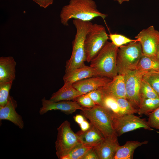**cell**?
<instances>
[{
    "instance_id": "cell-29",
    "label": "cell",
    "mask_w": 159,
    "mask_h": 159,
    "mask_svg": "<svg viewBox=\"0 0 159 159\" xmlns=\"http://www.w3.org/2000/svg\"><path fill=\"white\" fill-rule=\"evenodd\" d=\"M108 36L111 42L118 47L136 40V39H131L123 35L116 33L110 34Z\"/></svg>"
},
{
    "instance_id": "cell-6",
    "label": "cell",
    "mask_w": 159,
    "mask_h": 159,
    "mask_svg": "<svg viewBox=\"0 0 159 159\" xmlns=\"http://www.w3.org/2000/svg\"><path fill=\"white\" fill-rule=\"evenodd\" d=\"M109 39L105 27L97 24H92L85 40L86 61H90L96 56Z\"/></svg>"
},
{
    "instance_id": "cell-22",
    "label": "cell",
    "mask_w": 159,
    "mask_h": 159,
    "mask_svg": "<svg viewBox=\"0 0 159 159\" xmlns=\"http://www.w3.org/2000/svg\"><path fill=\"white\" fill-rule=\"evenodd\" d=\"M110 114L112 120L123 115L117 101L116 98L109 95H103L101 105Z\"/></svg>"
},
{
    "instance_id": "cell-19",
    "label": "cell",
    "mask_w": 159,
    "mask_h": 159,
    "mask_svg": "<svg viewBox=\"0 0 159 159\" xmlns=\"http://www.w3.org/2000/svg\"><path fill=\"white\" fill-rule=\"evenodd\" d=\"M82 95L73 87L72 84L65 83L61 88L52 95L49 100L54 102L74 100Z\"/></svg>"
},
{
    "instance_id": "cell-18",
    "label": "cell",
    "mask_w": 159,
    "mask_h": 159,
    "mask_svg": "<svg viewBox=\"0 0 159 159\" xmlns=\"http://www.w3.org/2000/svg\"><path fill=\"white\" fill-rule=\"evenodd\" d=\"M76 134L80 143L93 146L105 138L100 131L91 123L90 128L87 130H81Z\"/></svg>"
},
{
    "instance_id": "cell-33",
    "label": "cell",
    "mask_w": 159,
    "mask_h": 159,
    "mask_svg": "<svg viewBox=\"0 0 159 159\" xmlns=\"http://www.w3.org/2000/svg\"><path fill=\"white\" fill-rule=\"evenodd\" d=\"M82 159H99L93 148L90 149L85 154Z\"/></svg>"
},
{
    "instance_id": "cell-27",
    "label": "cell",
    "mask_w": 159,
    "mask_h": 159,
    "mask_svg": "<svg viewBox=\"0 0 159 159\" xmlns=\"http://www.w3.org/2000/svg\"><path fill=\"white\" fill-rule=\"evenodd\" d=\"M12 84L13 82H0V107H3L7 103Z\"/></svg>"
},
{
    "instance_id": "cell-11",
    "label": "cell",
    "mask_w": 159,
    "mask_h": 159,
    "mask_svg": "<svg viewBox=\"0 0 159 159\" xmlns=\"http://www.w3.org/2000/svg\"><path fill=\"white\" fill-rule=\"evenodd\" d=\"M41 101L42 106L39 112L41 115L53 110H59L67 114H71L76 110H81L83 108L75 100L72 101L63 100L54 102L44 97L42 99Z\"/></svg>"
},
{
    "instance_id": "cell-31",
    "label": "cell",
    "mask_w": 159,
    "mask_h": 159,
    "mask_svg": "<svg viewBox=\"0 0 159 159\" xmlns=\"http://www.w3.org/2000/svg\"><path fill=\"white\" fill-rule=\"evenodd\" d=\"M74 100L84 107L92 108L96 105L87 93L80 96Z\"/></svg>"
},
{
    "instance_id": "cell-26",
    "label": "cell",
    "mask_w": 159,
    "mask_h": 159,
    "mask_svg": "<svg viewBox=\"0 0 159 159\" xmlns=\"http://www.w3.org/2000/svg\"><path fill=\"white\" fill-rule=\"evenodd\" d=\"M140 94L141 99L155 98L159 97L152 87L143 79L140 86Z\"/></svg>"
},
{
    "instance_id": "cell-23",
    "label": "cell",
    "mask_w": 159,
    "mask_h": 159,
    "mask_svg": "<svg viewBox=\"0 0 159 159\" xmlns=\"http://www.w3.org/2000/svg\"><path fill=\"white\" fill-rule=\"evenodd\" d=\"M159 107V97L155 98L141 99L138 109L139 115H148Z\"/></svg>"
},
{
    "instance_id": "cell-1",
    "label": "cell",
    "mask_w": 159,
    "mask_h": 159,
    "mask_svg": "<svg viewBox=\"0 0 159 159\" xmlns=\"http://www.w3.org/2000/svg\"><path fill=\"white\" fill-rule=\"evenodd\" d=\"M107 16L98 10L93 0H70L62 8L59 17L62 24L68 26L69 21L72 19L90 21L97 17L104 19Z\"/></svg>"
},
{
    "instance_id": "cell-3",
    "label": "cell",
    "mask_w": 159,
    "mask_h": 159,
    "mask_svg": "<svg viewBox=\"0 0 159 159\" xmlns=\"http://www.w3.org/2000/svg\"><path fill=\"white\" fill-rule=\"evenodd\" d=\"M118 48L112 42L107 41L90 61V66L98 76L112 79L118 74L117 56Z\"/></svg>"
},
{
    "instance_id": "cell-30",
    "label": "cell",
    "mask_w": 159,
    "mask_h": 159,
    "mask_svg": "<svg viewBox=\"0 0 159 159\" xmlns=\"http://www.w3.org/2000/svg\"><path fill=\"white\" fill-rule=\"evenodd\" d=\"M147 115V122L149 126L152 128L159 130V107Z\"/></svg>"
},
{
    "instance_id": "cell-12",
    "label": "cell",
    "mask_w": 159,
    "mask_h": 159,
    "mask_svg": "<svg viewBox=\"0 0 159 159\" xmlns=\"http://www.w3.org/2000/svg\"><path fill=\"white\" fill-rule=\"evenodd\" d=\"M116 135L105 138L93 148L99 159H113L120 146Z\"/></svg>"
},
{
    "instance_id": "cell-35",
    "label": "cell",
    "mask_w": 159,
    "mask_h": 159,
    "mask_svg": "<svg viewBox=\"0 0 159 159\" xmlns=\"http://www.w3.org/2000/svg\"><path fill=\"white\" fill-rule=\"evenodd\" d=\"M75 121L79 125L85 120L83 115L77 114L74 117Z\"/></svg>"
},
{
    "instance_id": "cell-2",
    "label": "cell",
    "mask_w": 159,
    "mask_h": 159,
    "mask_svg": "<svg viewBox=\"0 0 159 159\" xmlns=\"http://www.w3.org/2000/svg\"><path fill=\"white\" fill-rule=\"evenodd\" d=\"M73 23L76 29L74 38L72 42V52L71 56L66 62L65 72L82 67L86 61L85 47L86 35L92 24L90 21L74 19Z\"/></svg>"
},
{
    "instance_id": "cell-34",
    "label": "cell",
    "mask_w": 159,
    "mask_h": 159,
    "mask_svg": "<svg viewBox=\"0 0 159 159\" xmlns=\"http://www.w3.org/2000/svg\"><path fill=\"white\" fill-rule=\"evenodd\" d=\"M81 130L82 131H85L88 130L90 126V123L86 120H84L80 125Z\"/></svg>"
},
{
    "instance_id": "cell-13",
    "label": "cell",
    "mask_w": 159,
    "mask_h": 159,
    "mask_svg": "<svg viewBox=\"0 0 159 159\" xmlns=\"http://www.w3.org/2000/svg\"><path fill=\"white\" fill-rule=\"evenodd\" d=\"M17 107L16 101L9 95L6 104L3 107H0V120L9 121L20 129L24 127V123L22 116L16 111Z\"/></svg>"
},
{
    "instance_id": "cell-15",
    "label": "cell",
    "mask_w": 159,
    "mask_h": 159,
    "mask_svg": "<svg viewBox=\"0 0 159 159\" xmlns=\"http://www.w3.org/2000/svg\"><path fill=\"white\" fill-rule=\"evenodd\" d=\"M100 88L103 95L127 99L125 80L122 74H118L105 85Z\"/></svg>"
},
{
    "instance_id": "cell-14",
    "label": "cell",
    "mask_w": 159,
    "mask_h": 159,
    "mask_svg": "<svg viewBox=\"0 0 159 159\" xmlns=\"http://www.w3.org/2000/svg\"><path fill=\"white\" fill-rule=\"evenodd\" d=\"M112 79L103 76H93L77 82L72 85L80 92L84 94L104 86Z\"/></svg>"
},
{
    "instance_id": "cell-5",
    "label": "cell",
    "mask_w": 159,
    "mask_h": 159,
    "mask_svg": "<svg viewBox=\"0 0 159 159\" xmlns=\"http://www.w3.org/2000/svg\"><path fill=\"white\" fill-rule=\"evenodd\" d=\"M81 110L82 114L100 131L105 138L116 135L112 117L102 106L96 105L92 108L83 107Z\"/></svg>"
},
{
    "instance_id": "cell-38",
    "label": "cell",
    "mask_w": 159,
    "mask_h": 159,
    "mask_svg": "<svg viewBox=\"0 0 159 159\" xmlns=\"http://www.w3.org/2000/svg\"><path fill=\"white\" fill-rule=\"evenodd\" d=\"M156 57L159 60V44L158 46L156 52Z\"/></svg>"
},
{
    "instance_id": "cell-36",
    "label": "cell",
    "mask_w": 159,
    "mask_h": 159,
    "mask_svg": "<svg viewBox=\"0 0 159 159\" xmlns=\"http://www.w3.org/2000/svg\"><path fill=\"white\" fill-rule=\"evenodd\" d=\"M40 6L45 8L47 7L44 0H32Z\"/></svg>"
},
{
    "instance_id": "cell-16",
    "label": "cell",
    "mask_w": 159,
    "mask_h": 159,
    "mask_svg": "<svg viewBox=\"0 0 159 159\" xmlns=\"http://www.w3.org/2000/svg\"><path fill=\"white\" fill-rule=\"evenodd\" d=\"M16 64L12 56L0 57V82H13L16 78Z\"/></svg>"
},
{
    "instance_id": "cell-9",
    "label": "cell",
    "mask_w": 159,
    "mask_h": 159,
    "mask_svg": "<svg viewBox=\"0 0 159 159\" xmlns=\"http://www.w3.org/2000/svg\"><path fill=\"white\" fill-rule=\"evenodd\" d=\"M124 76L127 99L134 107L138 108L140 102V90L144 74L136 69L127 71Z\"/></svg>"
},
{
    "instance_id": "cell-32",
    "label": "cell",
    "mask_w": 159,
    "mask_h": 159,
    "mask_svg": "<svg viewBox=\"0 0 159 159\" xmlns=\"http://www.w3.org/2000/svg\"><path fill=\"white\" fill-rule=\"evenodd\" d=\"M87 94L96 105H102L103 95L100 88L92 90Z\"/></svg>"
},
{
    "instance_id": "cell-20",
    "label": "cell",
    "mask_w": 159,
    "mask_h": 159,
    "mask_svg": "<svg viewBox=\"0 0 159 159\" xmlns=\"http://www.w3.org/2000/svg\"><path fill=\"white\" fill-rule=\"evenodd\" d=\"M148 141H127L125 144L118 148L113 159H132L135 150L142 145L147 144Z\"/></svg>"
},
{
    "instance_id": "cell-10",
    "label": "cell",
    "mask_w": 159,
    "mask_h": 159,
    "mask_svg": "<svg viewBox=\"0 0 159 159\" xmlns=\"http://www.w3.org/2000/svg\"><path fill=\"white\" fill-rule=\"evenodd\" d=\"M135 38L140 42L144 55L156 57L159 44V32L153 26L142 30Z\"/></svg>"
},
{
    "instance_id": "cell-17",
    "label": "cell",
    "mask_w": 159,
    "mask_h": 159,
    "mask_svg": "<svg viewBox=\"0 0 159 159\" xmlns=\"http://www.w3.org/2000/svg\"><path fill=\"white\" fill-rule=\"evenodd\" d=\"M65 72L63 77L64 83L72 84L85 79L98 76L91 67L85 65Z\"/></svg>"
},
{
    "instance_id": "cell-7",
    "label": "cell",
    "mask_w": 159,
    "mask_h": 159,
    "mask_svg": "<svg viewBox=\"0 0 159 159\" xmlns=\"http://www.w3.org/2000/svg\"><path fill=\"white\" fill-rule=\"evenodd\" d=\"M57 130L56 154L59 159H62L80 142L77 134L71 129L70 123L67 120L63 122Z\"/></svg>"
},
{
    "instance_id": "cell-28",
    "label": "cell",
    "mask_w": 159,
    "mask_h": 159,
    "mask_svg": "<svg viewBox=\"0 0 159 159\" xmlns=\"http://www.w3.org/2000/svg\"><path fill=\"white\" fill-rule=\"evenodd\" d=\"M116 99L123 115L138 113V109H137L126 98H116Z\"/></svg>"
},
{
    "instance_id": "cell-4",
    "label": "cell",
    "mask_w": 159,
    "mask_h": 159,
    "mask_svg": "<svg viewBox=\"0 0 159 159\" xmlns=\"http://www.w3.org/2000/svg\"><path fill=\"white\" fill-rule=\"evenodd\" d=\"M143 54L141 45L137 39L119 47L117 56L118 74L136 69Z\"/></svg>"
},
{
    "instance_id": "cell-24",
    "label": "cell",
    "mask_w": 159,
    "mask_h": 159,
    "mask_svg": "<svg viewBox=\"0 0 159 159\" xmlns=\"http://www.w3.org/2000/svg\"><path fill=\"white\" fill-rule=\"evenodd\" d=\"M93 146L79 143L62 159H82L86 153Z\"/></svg>"
},
{
    "instance_id": "cell-39",
    "label": "cell",
    "mask_w": 159,
    "mask_h": 159,
    "mask_svg": "<svg viewBox=\"0 0 159 159\" xmlns=\"http://www.w3.org/2000/svg\"><path fill=\"white\" fill-rule=\"evenodd\" d=\"M117 1L119 4H121L124 1H128L129 0H114Z\"/></svg>"
},
{
    "instance_id": "cell-25",
    "label": "cell",
    "mask_w": 159,
    "mask_h": 159,
    "mask_svg": "<svg viewBox=\"0 0 159 159\" xmlns=\"http://www.w3.org/2000/svg\"><path fill=\"white\" fill-rule=\"evenodd\" d=\"M143 79L150 84L159 97V71L148 72L143 75Z\"/></svg>"
},
{
    "instance_id": "cell-37",
    "label": "cell",
    "mask_w": 159,
    "mask_h": 159,
    "mask_svg": "<svg viewBox=\"0 0 159 159\" xmlns=\"http://www.w3.org/2000/svg\"><path fill=\"white\" fill-rule=\"evenodd\" d=\"M47 7L53 3L54 0H44Z\"/></svg>"
},
{
    "instance_id": "cell-8",
    "label": "cell",
    "mask_w": 159,
    "mask_h": 159,
    "mask_svg": "<svg viewBox=\"0 0 159 159\" xmlns=\"http://www.w3.org/2000/svg\"><path fill=\"white\" fill-rule=\"evenodd\" d=\"M115 135L118 137L123 134L138 129L143 128L150 130L153 128L149 125L147 121L134 114H126L112 120Z\"/></svg>"
},
{
    "instance_id": "cell-21",
    "label": "cell",
    "mask_w": 159,
    "mask_h": 159,
    "mask_svg": "<svg viewBox=\"0 0 159 159\" xmlns=\"http://www.w3.org/2000/svg\"><path fill=\"white\" fill-rule=\"evenodd\" d=\"M144 75L153 71H159V60L156 57L147 56L143 54L136 69Z\"/></svg>"
}]
</instances>
